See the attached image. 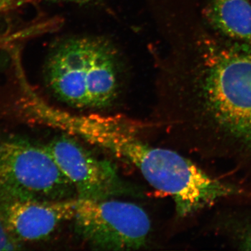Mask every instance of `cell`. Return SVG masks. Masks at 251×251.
Wrapping results in <instances>:
<instances>
[{"mask_svg": "<svg viewBox=\"0 0 251 251\" xmlns=\"http://www.w3.org/2000/svg\"><path fill=\"white\" fill-rule=\"evenodd\" d=\"M201 39L170 122L202 161L251 180V43Z\"/></svg>", "mask_w": 251, "mask_h": 251, "instance_id": "6da1fadb", "label": "cell"}, {"mask_svg": "<svg viewBox=\"0 0 251 251\" xmlns=\"http://www.w3.org/2000/svg\"><path fill=\"white\" fill-rule=\"evenodd\" d=\"M22 242L15 237L0 218V251H15L22 249Z\"/></svg>", "mask_w": 251, "mask_h": 251, "instance_id": "8fae6325", "label": "cell"}, {"mask_svg": "<svg viewBox=\"0 0 251 251\" xmlns=\"http://www.w3.org/2000/svg\"><path fill=\"white\" fill-rule=\"evenodd\" d=\"M49 1H65V2L76 3V4H85V3L90 2L93 0H49Z\"/></svg>", "mask_w": 251, "mask_h": 251, "instance_id": "4fadbf2b", "label": "cell"}, {"mask_svg": "<svg viewBox=\"0 0 251 251\" xmlns=\"http://www.w3.org/2000/svg\"><path fill=\"white\" fill-rule=\"evenodd\" d=\"M31 0H0V16L19 9L30 2Z\"/></svg>", "mask_w": 251, "mask_h": 251, "instance_id": "7c38bea8", "label": "cell"}, {"mask_svg": "<svg viewBox=\"0 0 251 251\" xmlns=\"http://www.w3.org/2000/svg\"><path fill=\"white\" fill-rule=\"evenodd\" d=\"M74 229L95 250H138L146 245L151 231L148 213L135 203L112 198L74 199Z\"/></svg>", "mask_w": 251, "mask_h": 251, "instance_id": "5b68a950", "label": "cell"}, {"mask_svg": "<svg viewBox=\"0 0 251 251\" xmlns=\"http://www.w3.org/2000/svg\"><path fill=\"white\" fill-rule=\"evenodd\" d=\"M211 16L218 32L225 37L251 43V3L249 0H211Z\"/></svg>", "mask_w": 251, "mask_h": 251, "instance_id": "9c48e42d", "label": "cell"}, {"mask_svg": "<svg viewBox=\"0 0 251 251\" xmlns=\"http://www.w3.org/2000/svg\"><path fill=\"white\" fill-rule=\"evenodd\" d=\"M74 199L29 200L0 203V218L21 242L46 239L71 221Z\"/></svg>", "mask_w": 251, "mask_h": 251, "instance_id": "52a82bcc", "label": "cell"}, {"mask_svg": "<svg viewBox=\"0 0 251 251\" xmlns=\"http://www.w3.org/2000/svg\"><path fill=\"white\" fill-rule=\"evenodd\" d=\"M122 65L115 48L103 39L75 36L61 41L45 64L46 85L72 108L103 109L117 99Z\"/></svg>", "mask_w": 251, "mask_h": 251, "instance_id": "3957f363", "label": "cell"}, {"mask_svg": "<svg viewBox=\"0 0 251 251\" xmlns=\"http://www.w3.org/2000/svg\"><path fill=\"white\" fill-rule=\"evenodd\" d=\"M54 24L55 23L52 21L33 23L21 29L0 34V50H8L23 41L44 34L54 28Z\"/></svg>", "mask_w": 251, "mask_h": 251, "instance_id": "30bf717a", "label": "cell"}, {"mask_svg": "<svg viewBox=\"0 0 251 251\" xmlns=\"http://www.w3.org/2000/svg\"><path fill=\"white\" fill-rule=\"evenodd\" d=\"M210 222V229L234 249L251 251V204H224Z\"/></svg>", "mask_w": 251, "mask_h": 251, "instance_id": "ba28073f", "label": "cell"}, {"mask_svg": "<svg viewBox=\"0 0 251 251\" xmlns=\"http://www.w3.org/2000/svg\"><path fill=\"white\" fill-rule=\"evenodd\" d=\"M44 146L74 185L77 198L109 199L129 192L110 162L94 156L72 135H59Z\"/></svg>", "mask_w": 251, "mask_h": 251, "instance_id": "8992f818", "label": "cell"}, {"mask_svg": "<svg viewBox=\"0 0 251 251\" xmlns=\"http://www.w3.org/2000/svg\"><path fill=\"white\" fill-rule=\"evenodd\" d=\"M77 197L44 145L17 138L0 139V203Z\"/></svg>", "mask_w": 251, "mask_h": 251, "instance_id": "277c9868", "label": "cell"}, {"mask_svg": "<svg viewBox=\"0 0 251 251\" xmlns=\"http://www.w3.org/2000/svg\"><path fill=\"white\" fill-rule=\"evenodd\" d=\"M31 115L36 123L81 138L134 166L152 187L173 198L178 218L211 210L244 196L239 183L206 171L175 150L150 145L123 119L74 115L43 99L34 104Z\"/></svg>", "mask_w": 251, "mask_h": 251, "instance_id": "7a4b0ae2", "label": "cell"}]
</instances>
